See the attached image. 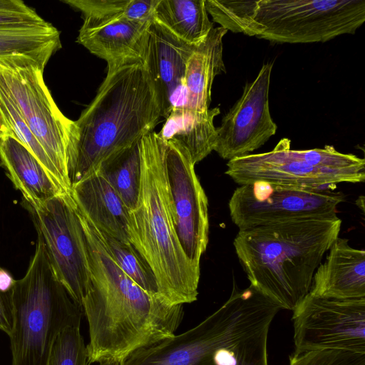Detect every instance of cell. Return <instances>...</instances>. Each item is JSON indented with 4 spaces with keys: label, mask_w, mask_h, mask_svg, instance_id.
I'll return each mask as SVG.
<instances>
[{
    "label": "cell",
    "mask_w": 365,
    "mask_h": 365,
    "mask_svg": "<svg viewBox=\"0 0 365 365\" xmlns=\"http://www.w3.org/2000/svg\"><path fill=\"white\" fill-rule=\"evenodd\" d=\"M81 225L89 272L82 302L89 364H119L134 351L175 335L184 317L182 305H171L143 289L119 267L94 225L87 220Z\"/></svg>",
    "instance_id": "obj_1"
},
{
    "label": "cell",
    "mask_w": 365,
    "mask_h": 365,
    "mask_svg": "<svg viewBox=\"0 0 365 365\" xmlns=\"http://www.w3.org/2000/svg\"><path fill=\"white\" fill-rule=\"evenodd\" d=\"M341 223L334 215L239 230L233 245L250 285L282 309L294 311L309 294Z\"/></svg>",
    "instance_id": "obj_2"
},
{
    "label": "cell",
    "mask_w": 365,
    "mask_h": 365,
    "mask_svg": "<svg viewBox=\"0 0 365 365\" xmlns=\"http://www.w3.org/2000/svg\"><path fill=\"white\" fill-rule=\"evenodd\" d=\"M160 117L156 90L144 61L107 73L93 101L74 121L68 163L71 186L153 131Z\"/></svg>",
    "instance_id": "obj_3"
},
{
    "label": "cell",
    "mask_w": 365,
    "mask_h": 365,
    "mask_svg": "<svg viewBox=\"0 0 365 365\" xmlns=\"http://www.w3.org/2000/svg\"><path fill=\"white\" fill-rule=\"evenodd\" d=\"M140 148V187L136 206L129 211L130 242L152 269L164 301L192 303L197 299L200 267L185 253L174 227L166 142L152 131L142 137Z\"/></svg>",
    "instance_id": "obj_4"
},
{
    "label": "cell",
    "mask_w": 365,
    "mask_h": 365,
    "mask_svg": "<svg viewBox=\"0 0 365 365\" xmlns=\"http://www.w3.org/2000/svg\"><path fill=\"white\" fill-rule=\"evenodd\" d=\"M11 365H48L51 347L66 327L80 326L83 309L56 277L41 238L23 278L11 292Z\"/></svg>",
    "instance_id": "obj_5"
},
{
    "label": "cell",
    "mask_w": 365,
    "mask_h": 365,
    "mask_svg": "<svg viewBox=\"0 0 365 365\" xmlns=\"http://www.w3.org/2000/svg\"><path fill=\"white\" fill-rule=\"evenodd\" d=\"M225 174L239 185L267 182L300 187H324L365 180V160L342 153L332 145L292 150L282 138L270 151L230 160Z\"/></svg>",
    "instance_id": "obj_6"
},
{
    "label": "cell",
    "mask_w": 365,
    "mask_h": 365,
    "mask_svg": "<svg viewBox=\"0 0 365 365\" xmlns=\"http://www.w3.org/2000/svg\"><path fill=\"white\" fill-rule=\"evenodd\" d=\"M46 64L24 56L0 58V85L71 192L68 163L75 122L59 110L44 82Z\"/></svg>",
    "instance_id": "obj_7"
},
{
    "label": "cell",
    "mask_w": 365,
    "mask_h": 365,
    "mask_svg": "<svg viewBox=\"0 0 365 365\" xmlns=\"http://www.w3.org/2000/svg\"><path fill=\"white\" fill-rule=\"evenodd\" d=\"M364 0H257L247 36L277 43L326 42L354 34Z\"/></svg>",
    "instance_id": "obj_8"
},
{
    "label": "cell",
    "mask_w": 365,
    "mask_h": 365,
    "mask_svg": "<svg viewBox=\"0 0 365 365\" xmlns=\"http://www.w3.org/2000/svg\"><path fill=\"white\" fill-rule=\"evenodd\" d=\"M345 200L341 192L267 182L240 185L229 202L230 215L239 230L306 218L336 215Z\"/></svg>",
    "instance_id": "obj_9"
},
{
    "label": "cell",
    "mask_w": 365,
    "mask_h": 365,
    "mask_svg": "<svg viewBox=\"0 0 365 365\" xmlns=\"http://www.w3.org/2000/svg\"><path fill=\"white\" fill-rule=\"evenodd\" d=\"M222 306L221 331L201 365H269L268 334L280 306L252 285L240 289L235 282Z\"/></svg>",
    "instance_id": "obj_10"
},
{
    "label": "cell",
    "mask_w": 365,
    "mask_h": 365,
    "mask_svg": "<svg viewBox=\"0 0 365 365\" xmlns=\"http://www.w3.org/2000/svg\"><path fill=\"white\" fill-rule=\"evenodd\" d=\"M27 205L56 277L82 309L89 272L85 235L71 195Z\"/></svg>",
    "instance_id": "obj_11"
},
{
    "label": "cell",
    "mask_w": 365,
    "mask_h": 365,
    "mask_svg": "<svg viewBox=\"0 0 365 365\" xmlns=\"http://www.w3.org/2000/svg\"><path fill=\"white\" fill-rule=\"evenodd\" d=\"M295 354L339 349L365 354V297L308 294L293 311Z\"/></svg>",
    "instance_id": "obj_12"
},
{
    "label": "cell",
    "mask_w": 365,
    "mask_h": 365,
    "mask_svg": "<svg viewBox=\"0 0 365 365\" xmlns=\"http://www.w3.org/2000/svg\"><path fill=\"white\" fill-rule=\"evenodd\" d=\"M165 142V165L174 227L185 253L200 267L201 257L208 244V200L188 151L175 141Z\"/></svg>",
    "instance_id": "obj_13"
},
{
    "label": "cell",
    "mask_w": 365,
    "mask_h": 365,
    "mask_svg": "<svg viewBox=\"0 0 365 365\" xmlns=\"http://www.w3.org/2000/svg\"><path fill=\"white\" fill-rule=\"evenodd\" d=\"M273 63H264L255 80L247 83L240 99L216 128L214 150L228 161L249 155L275 135L269 103Z\"/></svg>",
    "instance_id": "obj_14"
},
{
    "label": "cell",
    "mask_w": 365,
    "mask_h": 365,
    "mask_svg": "<svg viewBox=\"0 0 365 365\" xmlns=\"http://www.w3.org/2000/svg\"><path fill=\"white\" fill-rule=\"evenodd\" d=\"M196 45L176 37L153 17L148 31L144 63L160 103L161 117L185 103L187 61Z\"/></svg>",
    "instance_id": "obj_15"
},
{
    "label": "cell",
    "mask_w": 365,
    "mask_h": 365,
    "mask_svg": "<svg viewBox=\"0 0 365 365\" xmlns=\"http://www.w3.org/2000/svg\"><path fill=\"white\" fill-rule=\"evenodd\" d=\"M152 19H123L92 30L79 31L76 41L105 60L109 73L126 65L144 61Z\"/></svg>",
    "instance_id": "obj_16"
},
{
    "label": "cell",
    "mask_w": 365,
    "mask_h": 365,
    "mask_svg": "<svg viewBox=\"0 0 365 365\" xmlns=\"http://www.w3.org/2000/svg\"><path fill=\"white\" fill-rule=\"evenodd\" d=\"M317 267L309 294L335 299L365 297V252L337 237Z\"/></svg>",
    "instance_id": "obj_17"
},
{
    "label": "cell",
    "mask_w": 365,
    "mask_h": 365,
    "mask_svg": "<svg viewBox=\"0 0 365 365\" xmlns=\"http://www.w3.org/2000/svg\"><path fill=\"white\" fill-rule=\"evenodd\" d=\"M71 195L78 209L98 230L130 243L129 210L99 172L72 185Z\"/></svg>",
    "instance_id": "obj_18"
},
{
    "label": "cell",
    "mask_w": 365,
    "mask_h": 365,
    "mask_svg": "<svg viewBox=\"0 0 365 365\" xmlns=\"http://www.w3.org/2000/svg\"><path fill=\"white\" fill-rule=\"evenodd\" d=\"M0 161L29 205L68 194L12 133L0 137Z\"/></svg>",
    "instance_id": "obj_19"
},
{
    "label": "cell",
    "mask_w": 365,
    "mask_h": 365,
    "mask_svg": "<svg viewBox=\"0 0 365 365\" xmlns=\"http://www.w3.org/2000/svg\"><path fill=\"white\" fill-rule=\"evenodd\" d=\"M227 32L221 26L212 28L190 56L185 73V108L200 113L210 109L214 79L226 71L222 39Z\"/></svg>",
    "instance_id": "obj_20"
},
{
    "label": "cell",
    "mask_w": 365,
    "mask_h": 365,
    "mask_svg": "<svg viewBox=\"0 0 365 365\" xmlns=\"http://www.w3.org/2000/svg\"><path fill=\"white\" fill-rule=\"evenodd\" d=\"M220 113L219 108L200 113L175 107L157 134L164 141L173 140L182 145L195 165L214 150L217 138L214 119Z\"/></svg>",
    "instance_id": "obj_21"
},
{
    "label": "cell",
    "mask_w": 365,
    "mask_h": 365,
    "mask_svg": "<svg viewBox=\"0 0 365 365\" xmlns=\"http://www.w3.org/2000/svg\"><path fill=\"white\" fill-rule=\"evenodd\" d=\"M153 17L182 41L197 45L214 28L205 0H159Z\"/></svg>",
    "instance_id": "obj_22"
},
{
    "label": "cell",
    "mask_w": 365,
    "mask_h": 365,
    "mask_svg": "<svg viewBox=\"0 0 365 365\" xmlns=\"http://www.w3.org/2000/svg\"><path fill=\"white\" fill-rule=\"evenodd\" d=\"M61 47L60 32L51 23L0 28V58L24 56L48 63Z\"/></svg>",
    "instance_id": "obj_23"
},
{
    "label": "cell",
    "mask_w": 365,
    "mask_h": 365,
    "mask_svg": "<svg viewBox=\"0 0 365 365\" xmlns=\"http://www.w3.org/2000/svg\"><path fill=\"white\" fill-rule=\"evenodd\" d=\"M140 140L110 156L97 170L118 193L129 211L136 206L140 192Z\"/></svg>",
    "instance_id": "obj_24"
},
{
    "label": "cell",
    "mask_w": 365,
    "mask_h": 365,
    "mask_svg": "<svg viewBox=\"0 0 365 365\" xmlns=\"http://www.w3.org/2000/svg\"><path fill=\"white\" fill-rule=\"evenodd\" d=\"M96 230L109 254L119 267L145 292L159 296L155 275L134 246L131 243L121 242L97 228Z\"/></svg>",
    "instance_id": "obj_25"
},
{
    "label": "cell",
    "mask_w": 365,
    "mask_h": 365,
    "mask_svg": "<svg viewBox=\"0 0 365 365\" xmlns=\"http://www.w3.org/2000/svg\"><path fill=\"white\" fill-rule=\"evenodd\" d=\"M0 110L14 137L36 158L63 191L71 194L48 155L24 121L12 99L1 85Z\"/></svg>",
    "instance_id": "obj_26"
},
{
    "label": "cell",
    "mask_w": 365,
    "mask_h": 365,
    "mask_svg": "<svg viewBox=\"0 0 365 365\" xmlns=\"http://www.w3.org/2000/svg\"><path fill=\"white\" fill-rule=\"evenodd\" d=\"M130 1L63 0L62 1L81 12L83 23L79 31H88L118 20L128 19Z\"/></svg>",
    "instance_id": "obj_27"
},
{
    "label": "cell",
    "mask_w": 365,
    "mask_h": 365,
    "mask_svg": "<svg viewBox=\"0 0 365 365\" xmlns=\"http://www.w3.org/2000/svg\"><path fill=\"white\" fill-rule=\"evenodd\" d=\"M206 10L214 22L227 31L248 34L257 1H231L205 0Z\"/></svg>",
    "instance_id": "obj_28"
},
{
    "label": "cell",
    "mask_w": 365,
    "mask_h": 365,
    "mask_svg": "<svg viewBox=\"0 0 365 365\" xmlns=\"http://www.w3.org/2000/svg\"><path fill=\"white\" fill-rule=\"evenodd\" d=\"M48 365H90L80 326L66 327L58 335L51 347Z\"/></svg>",
    "instance_id": "obj_29"
},
{
    "label": "cell",
    "mask_w": 365,
    "mask_h": 365,
    "mask_svg": "<svg viewBox=\"0 0 365 365\" xmlns=\"http://www.w3.org/2000/svg\"><path fill=\"white\" fill-rule=\"evenodd\" d=\"M289 365H365V354L324 349L292 354Z\"/></svg>",
    "instance_id": "obj_30"
},
{
    "label": "cell",
    "mask_w": 365,
    "mask_h": 365,
    "mask_svg": "<svg viewBox=\"0 0 365 365\" xmlns=\"http://www.w3.org/2000/svg\"><path fill=\"white\" fill-rule=\"evenodd\" d=\"M46 21L20 0H0V28L43 24Z\"/></svg>",
    "instance_id": "obj_31"
},
{
    "label": "cell",
    "mask_w": 365,
    "mask_h": 365,
    "mask_svg": "<svg viewBox=\"0 0 365 365\" xmlns=\"http://www.w3.org/2000/svg\"><path fill=\"white\" fill-rule=\"evenodd\" d=\"M12 324L13 313L11 293L4 294L0 292V329L9 336L12 329Z\"/></svg>",
    "instance_id": "obj_32"
},
{
    "label": "cell",
    "mask_w": 365,
    "mask_h": 365,
    "mask_svg": "<svg viewBox=\"0 0 365 365\" xmlns=\"http://www.w3.org/2000/svg\"><path fill=\"white\" fill-rule=\"evenodd\" d=\"M15 279L5 269L0 267V292L10 294L14 287Z\"/></svg>",
    "instance_id": "obj_33"
},
{
    "label": "cell",
    "mask_w": 365,
    "mask_h": 365,
    "mask_svg": "<svg viewBox=\"0 0 365 365\" xmlns=\"http://www.w3.org/2000/svg\"><path fill=\"white\" fill-rule=\"evenodd\" d=\"M9 133H11V131L6 123L0 110V137Z\"/></svg>",
    "instance_id": "obj_34"
}]
</instances>
